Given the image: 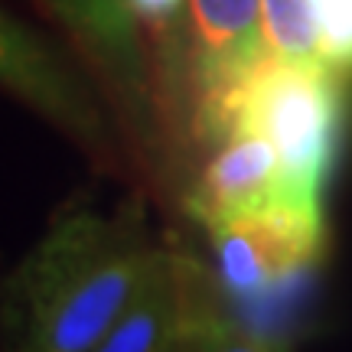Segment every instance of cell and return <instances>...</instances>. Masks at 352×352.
Wrapping results in <instances>:
<instances>
[{"instance_id":"1","label":"cell","mask_w":352,"mask_h":352,"mask_svg":"<svg viewBox=\"0 0 352 352\" xmlns=\"http://www.w3.org/2000/svg\"><path fill=\"white\" fill-rule=\"evenodd\" d=\"M153 254L138 215H63L13 274L10 352H91L134 300Z\"/></svg>"},{"instance_id":"2","label":"cell","mask_w":352,"mask_h":352,"mask_svg":"<svg viewBox=\"0 0 352 352\" xmlns=\"http://www.w3.org/2000/svg\"><path fill=\"white\" fill-rule=\"evenodd\" d=\"M340 76L323 63H284L264 56L226 101L206 138L258 134L277 153L287 173L290 199L320 206V189L340 138Z\"/></svg>"},{"instance_id":"3","label":"cell","mask_w":352,"mask_h":352,"mask_svg":"<svg viewBox=\"0 0 352 352\" xmlns=\"http://www.w3.org/2000/svg\"><path fill=\"white\" fill-rule=\"evenodd\" d=\"M219 280L235 297H264L300 277L323 252V209L274 202L212 222Z\"/></svg>"},{"instance_id":"4","label":"cell","mask_w":352,"mask_h":352,"mask_svg":"<svg viewBox=\"0 0 352 352\" xmlns=\"http://www.w3.org/2000/svg\"><path fill=\"white\" fill-rule=\"evenodd\" d=\"M199 108L196 124L206 134L235 88L267 56L261 0H189Z\"/></svg>"},{"instance_id":"5","label":"cell","mask_w":352,"mask_h":352,"mask_svg":"<svg viewBox=\"0 0 352 352\" xmlns=\"http://www.w3.org/2000/svg\"><path fill=\"white\" fill-rule=\"evenodd\" d=\"M274 202H294L280 153L258 134L239 131L222 140L219 153L202 170L192 192V215L202 226H212Z\"/></svg>"},{"instance_id":"6","label":"cell","mask_w":352,"mask_h":352,"mask_svg":"<svg viewBox=\"0 0 352 352\" xmlns=\"http://www.w3.org/2000/svg\"><path fill=\"white\" fill-rule=\"evenodd\" d=\"M192 303V271L157 248L134 300L91 352H186Z\"/></svg>"},{"instance_id":"7","label":"cell","mask_w":352,"mask_h":352,"mask_svg":"<svg viewBox=\"0 0 352 352\" xmlns=\"http://www.w3.org/2000/svg\"><path fill=\"white\" fill-rule=\"evenodd\" d=\"M261 26L267 56L284 63H323L310 0H261Z\"/></svg>"},{"instance_id":"8","label":"cell","mask_w":352,"mask_h":352,"mask_svg":"<svg viewBox=\"0 0 352 352\" xmlns=\"http://www.w3.org/2000/svg\"><path fill=\"white\" fill-rule=\"evenodd\" d=\"M186 352H287L284 342L258 336L226 316L199 310L192 303V320L186 333Z\"/></svg>"},{"instance_id":"9","label":"cell","mask_w":352,"mask_h":352,"mask_svg":"<svg viewBox=\"0 0 352 352\" xmlns=\"http://www.w3.org/2000/svg\"><path fill=\"white\" fill-rule=\"evenodd\" d=\"M320 59L336 76H352V0H310Z\"/></svg>"},{"instance_id":"10","label":"cell","mask_w":352,"mask_h":352,"mask_svg":"<svg viewBox=\"0 0 352 352\" xmlns=\"http://www.w3.org/2000/svg\"><path fill=\"white\" fill-rule=\"evenodd\" d=\"M124 3L138 20L151 23L153 30H166V26L176 20V13H179V3H183V0H124Z\"/></svg>"}]
</instances>
